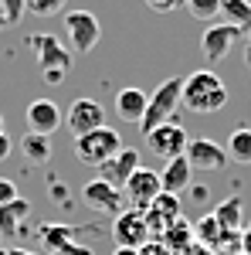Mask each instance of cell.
Segmentation results:
<instances>
[{"mask_svg": "<svg viewBox=\"0 0 251 255\" xmlns=\"http://www.w3.org/2000/svg\"><path fill=\"white\" fill-rule=\"evenodd\" d=\"M95 228H72V225H55V221H44L38 225V242L44 245L48 255H95L92 245H82L78 235H88Z\"/></svg>", "mask_w": 251, "mask_h": 255, "instance_id": "4", "label": "cell"}, {"mask_svg": "<svg viewBox=\"0 0 251 255\" xmlns=\"http://www.w3.org/2000/svg\"><path fill=\"white\" fill-rule=\"evenodd\" d=\"M180 89H183V79H167L156 85V92L146 102V113L139 119V133H153L156 126L176 119V109H180Z\"/></svg>", "mask_w": 251, "mask_h": 255, "instance_id": "2", "label": "cell"}, {"mask_svg": "<svg viewBox=\"0 0 251 255\" xmlns=\"http://www.w3.org/2000/svg\"><path fill=\"white\" fill-rule=\"evenodd\" d=\"M65 123H68V133L72 136H85V133H92L98 126H105V109H102V102H95V99H75Z\"/></svg>", "mask_w": 251, "mask_h": 255, "instance_id": "11", "label": "cell"}, {"mask_svg": "<svg viewBox=\"0 0 251 255\" xmlns=\"http://www.w3.org/2000/svg\"><path fill=\"white\" fill-rule=\"evenodd\" d=\"M187 143H190V136H187V129H183L176 119L156 126L153 133H146V150H150L153 157H160L163 163L173 160V157H183V153H187Z\"/></svg>", "mask_w": 251, "mask_h": 255, "instance_id": "6", "label": "cell"}, {"mask_svg": "<svg viewBox=\"0 0 251 255\" xmlns=\"http://www.w3.org/2000/svg\"><path fill=\"white\" fill-rule=\"evenodd\" d=\"M17 150L31 160V163H44V160L51 157V139L41 136V133H24L20 143H17Z\"/></svg>", "mask_w": 251, "mask_h": 255, "instance_id": "24", "label": "cell"}, {"mask_svg": "<svg viewBox=\"0 0 251 255\" xmlns=\"http://www.w3.org/2000/svg\"><path fill=\"white\" fill-rule=\"evenodd\" d=\"M241 41V27H234V24H211L207 31H204V38H200V51H204V58L211 61H221L231 55V48Z\"/></svg>", "mask_w": 251, "mask_h": 255, "instance_id": "10", "label": "cell"}, {"mask_svg": "<svg viewBox=\"0 0 251 255\" xmlns=\"http://www.w3.org/2000/svg\"><path fill=\"white\" fill-rule=\"evenodd\" d=\"M143 215H146V225H150V235L160 238L173 221H180V201H176V194L160 191V194L153 197V204H150Z\"/></svg>", "mask_w": 251, "mask_h": 255, "instance_id": "13", "label": "cell"}, {"mask_svg": "<svg viewBox=\"0 0 251 255\" xmlns=\"http://www.w3.org/2000/svg\"><path fill=\"white\" fill-rule=\"evenodd\" d=\"M112 238H116V245H122V249H143L153 238L150 235V225H146V215L136 211V208L116 215V221H112Z\"/></svg>", "mask_w": 251, "mask_h": 255, "instance_id": "8", "label": "cell"}, {"mask_svg": "<svg viewBox=\"0 0 251 255\" xmlns=\"http://www.w3.org/2000/svg\"><path fill=\"white\" fill-rule=\"evenodd\" d=\"M27 10L38 17H51V14L65 10V0H27Z\"/></svg>", "mask_w": 251, "mask_h": 255, "instance_id": "28", "label": "cell"}, {"mask_svg": "<svg viewBox=\"0 0 251 255\" xmlns=\"http://www.w3.org/2000/svg\"><path fill=\"white\" fill-rule=\"evenodd\" d=\"M193 180V167L187 157H173L167 160V167L160 170V184H163V191L167 194H180V191H187Z\"/></svg>", "mask_w": 251, "mask_h": 255, "instance_id": "18", "label": "cell"}, {"mask_svg": "<svg viewBox=\"0 0 251 255\" xmlns=\"http://www.w3.org/2000/svg\"><path fill=\"white\" fill-rule=\"evenodd\" d=\"M7 255H38V252H27V249H10Z\"/></svg>", "mask_w": 251, "mask_h": 255, "instance_id": "38", "label": "cell"}, {"mask_svg": "<svg viewBox=\"0 0 251 255\" xmlns=\"http://www.w3.org/2000/svg\"><path fill=\"white\" fill-rule=\"evenodd\" d=\"M119 150H122V136L112 126H98L92 133H85V136H75V157L82 163H88V167H95V170L109 157H116Z\"/></svg>", "mask_w": 251, "mask_h": 255, "instance_id": "3", "label": "cell"}, {"mask_svg": "<svg viewBox=\"0 0 251 255\" xmlns=\"http://www.w3.org/2000/svg\"><path fill=\"white\" fill-rule=\"evenodd\" d=\"M112 255H139V249H122V245H116V252Z\"/></svg>", "mask_w": 251, "mask_h": 255, "instance_id": "36", "label": "cell"}, {"mask_svg": "<svg viewBox=\"0 0 251 255\" xmlns=\"http://www.w3.org/2000/svg\"><path fill=\"white\" fill-rule=\"evenodd\" d=\"M163 191V184H160V174L150 170V167H139L126 184H122V197L133 204L136 211H146L150 204H153V197Z\"/></svg>", "mask_w": 251, "mask_h": 255, "instance_id": "9", "label": "cell"}, {"mask_svg": "<svg viewBox=\"0 0 251 255\" xmlns=\"http://www.w3.org/2000/svg\"><path fill=\"white\" fill-rule=\"evenodd\" d=\"M82 197L95 208V211H102V215H122L126 211V197H122V191L119 187H112V184H105V180H88L85 184V191H82Z\"/></svg>", "mask_w": 251, "mask_h": 255, "instance_id": "14", "label": "cell"}, {"mask_svg": "<svg viewBox=\"0 0 251 255\" xmlns=\"http://www.w3.org/2000/svg\"><path fill=\"white\" fill-rule=\"evenodd\" d=\"M183 3L197 20H211L221 14V0H183Z\"/></svg>", "mask_w": 251, "mask_h": 255, "instance_id": "26", "label": "cell"}, {"mask_svg": "<svg viewBox=\"0 0 251 255\" xmlns=\"http://www.w3.org/2000/svg\"><path fill=\"white\" fill-rule=\"evenodd\" d=\"M3 27H10V24H7V17H3V14H0V31H3Z\"/></svg>", "mask_w": 251, "mask_h": 255, "instance_id": "40", "label": "cell"}, {"mask_svg": "<svg viewBox=\"0 0 251 255\" xmlns=\"http://www.w3.org/2000/svg\"><path fill=\"white\" fill-rule=\"evenodd\" d=\"M27 44H31V48H34V55H38L41 75H44V72H65V75L72 72L75 58H72V51H68L55 34H31Z\"/></svg>", "mask_w": 251, "mask_h": 255, "instance_id": "7", "label": "cell"}, {"mask_svg": "<svg viewBox=\"0 0 251 255\" xmlns=\"http://www.w3.org/2000/svg\"><path fill=\"white\" fill-rule=\"evenodd\" d=\"M139 255H173V252H170V249H167L160 238H150V242L139 249Z\"/></svg>", "mask_w": 251, "mask_h": 255, "instance_id": "31", "label": "cell"}, {"mask_svg": "<svg viewBox=\"0 0 251 255\" xmlns=\"http://www.w3.org/2000/svg\"><path fill=\"white\" fill-rule=\"evenodd\" d=\"M221 14L228 17V24L241 27L251 20V0H221Z\"/></svg>", "mask_w": 251, "mask_h": 255, "instance_id": "25", "label": "cell"}, {"mask_svg": "<svg viewBox=\"0 0 251 255\" xmlns=\"http://www.w3.org/2000/svg\"><path fill=\"white\" fill-rule=\"evenodd\" d=\"M136 170H139V150H136V146H122L116 157H109L98 167V180H105V184H112V187L122 191V184H126Z\"/></svg>", "mask_w": 251, "mask_h": 255, "instance_id": "12", "label": "cell"}, {"mask_svg": "<svg viewBox=\"0 0 251 255\" xmlns=\"http://www.w3.org/2000/svg\"><path fill=\"white\" fill-rule=\"evenodd\" d=\"M61 24H65L68 44L75 48L78 55H92V48H95L98 38H102V24H98L95 14H92V10H68V14L61 17Z\"/></svg>", "mask_w": 251, "mask_h": 255, "instance_id": "5", "label": "cell"}, {"mask_svg": "<svg viewBox=\"0 0 251 255\" xmlns=\"http://www.w3.org/2000/svg\"><path fill=\"white\" fill-rule=\"evenodd\" d=\"M241 38H248V44H251V20H248V24H241Z\"/></svg>", "mask_w": 251, "mask_h": 255, "instance_id": "37", "label": "cell"}, {"mask_svg": "<svg viewBox=\"0 0 251 255\" xmlns=\"http://www.w3.org/2000/svg\"><path fill=\"white\" fill-rule=\"evenodd\" d=\"M228 160H234V163H245L248 167L251 163V129L248 126H238L231 136H228Z\"/></svg>", "mask_w": 251, "mask_h": 255, "instance_id": "23", "label": "cell"}, {"mask_svg": "<svg viewBox=\"0 0 251 255\" xmlns=\"http://www.w3.org/2000/svg\"><path fill=\"white\" fill-rule=\"evenodd\" d=\"M10 150H14V139L7 136V133H0V160L10 157Z\"/></svg>", "mask_w": 251, "mask_h": 255, "instance_id": "32", "label": "cell"}, {"mask_svg": "<svg viewBox=\"0 0 251 255\" xmlns=\"http://www.w3.org/2000/svg\"><path fill=\"white\" fill-rule=\"evenodd\" d=\"M193 170H224L228 167V150L214 139H190L187 143V153Z\"/></svg>", "mask_w": 251, "mask_h": 255, "instance_id": "15", "label": "cell"}, {"mask_svg": "<svg viewBox=\"0 0 251 255\" xmlns=\"http://www.w3.org/2000/svg\"><path fill=\"white\" fill-rule=\"evenodd\" d=\"M0 14L7 17V24H20L27 14V0H0Z\"/></svg>", "mask_w": 251, "mask_h": 255, "instance_id": "27", "label": "cell"}, {"mask_svg": "<svg viewBox=\"0 0 251 255\" xmlns=\"http://www.w3.org/2000/svg\"><path fill=\"white\" fill-rule=\"evenodd\" d=\"M143 3H146L150 10H156V14H173L183 0H143Z\"/></svg>", "mask_w": 251, "mask_h": 255, "instance_id": "30", "label": "cell"}, {"mask_svg": "<svg viewBox=\"0 0 251 255\" xmlns=\"http://www.w3.org/2000/svg\"><path fill=\"white\" fill-rule=\"evenodd\" d=\"M27 211H31V204H27L24 197H14L10 204H3V208H0V238L20 235V232H24L20 221L27 218Z\"/></svg>", "mask_w": 251, "mask_h": 255, "instance_id": "20", "label": "cell"}, {"mask_svg": "<svg viewBox=\"0 0 251 255\" xmlns=\"http://www.w3.org/2000/svg\"><path fill=\"white\" fill-rule=\"evenodd\" d=\"M211 215L217 218V225H221L224 232H241V225H245V201L238 194H231V197H224Z\"/></svg>", "mask_w": 251, "mask_h": 255, "instance_id": "19", "label": "cell"}, {"mask_svg": "<svg viewBox=\"0 0 251 255\" xmlns=\"http://www.w3.org/2000/svg\"><path fill=\"white\" fill-rule=\"evenodd\" d=\"M160 242H163V245H167L173 255H183V252L193 245V242H197V238H193V225L180 218V221H173V225H170V228L160 235Z\"/></svg>", "mask_w": 251, "mask_h": 255, "instance_id": "21", "label": "cell"}, {"mask_svg": "<svg viewBox=\"0 0 251 255\" xmlns=\"http://www.w3.org/2000/svg\"><path fill=\"white\" fill-rule=\"evenodd\" d=\"M241 255H251V221L245 225V232H241Z\"/></svg>", "mask_w": 251, "mask_h": 255, "instance_id": "33", "label": "cell"}, {"mask_svg": "<svg viewBox=\"0 0 251 255\" xmlns=\"http://www.w3.org/2000/svg\"><path fill=\"white\" fill-rule=\"evenodd\" d=\"M14 197H20L17 194V184H14L10 177H0V208H3V204H10Z\"/></svg>", "mask_w": 251, "mask_h": 255, "instance_id": "29", "label": "cell"}, {"mask_svg": "<svg viewBox=\"0 0 251 255\" xmlns=\"http://www.w3.org/2000/svg\"><path fill=\"white\" fill-rule=\"evenodd\" d=\"M41 79L48 82V85H61V82L68 79V75H65V72H44V75H41Z\"/></svg>", "mask_w": 251, "mask_h": 255, "instance_id": "34", "label": "cell"}, {"mask_svg": "<svg viewBox=\"0 0 251 255\" xmlns=\"http://www.w3.org/2000/svg\"><path fill=\"white\" fill-rule=\"evenodd\" d=\"M224 235H228V232L217 225V218H214V215H204L197 225H193V238H197V245H204V249H211V252H214V249H221Z\"/></svg>", "mask_w": 251, "mask_h": 255, "instance_id": "22", "label": "cell"}, {"mask_svg": "<svg viewBox=\"0 0 251 255\" xmlns=\"http://www.w3.org/2000/svg\"><path fill=\"white\" fill-rule=\"evenodd\" d=\"M183 255H214V252H211V249H204V245H197V242H193V245H190V249H187Z\"/></svg>", "mask_w": 251, "mask_h": 255, "instance_id": "35", "label": "cell"}, {"mask_svg": "<svg viewBox=\"0 0 251 255\" xmlns=\"http://www.w3.org/2000/svg\"><path fill=\"white\" fill-rule=\"evenodd\" d=\"M0 255H7V249H0Z\"/></svg>", "mask_w": 251, "mask_h": 255, "instance_id": "42", "label": "cell"}, {"mask_svg": "<svg viewBox=\"0 0 251 255\" xmlns=\"http://www.w3.org/2000/svg\"><path fill=\"white\" fill-rule=\"evenodd\" d=\"M180 106L190 109L197 116H211V113H221L228 106V85L221 82L217 72L211 68H197L183 79V89H180Z\"/></svg>", "mask_w": 251, "mask_h": 255, "instance_id": "1", "label": "cell"}, {"mask_svg": "<svg viewBox=\"0 0 251 255\" xmlns=\"http://www.w3.org/2000/svg\"><path fill=\"white\" fill-rule=\"evenodd\" d=\"M27 133H41V136H51L55 129H61V109L51 102V99H34L27 106Z\"/></svg>", "mask_w": 251, "mask_h": 255, "instance_id": "16", "label": "cell"}, {"mask_svg": "<svg viewBox=\"0 0 251 255\" xmlns=\"http://www.w3.org/2000/svg\"><path fill=\"white\" fill-rule=\"evenodd\" d=\"M0 133H3V116H0Z\"/></svg>", "mask_w": 251, "mask_h": 255, "instance_id": "41", "label": "cell"}, {"mask_svg": "<svg viewBox=\"0 0 251 255\" xmlns=\"http://www.w3.org/2000/svg\"><path fill=\"white\" fill-rule=\"evenodd\" d=\"M245 65L251 68V44H245Z\"/></svg>", "mask_w": 251, "mask_h": 255, "instance_id": "39", "label": "cell"}, {"mask_svg": "<svg viewBox=\"0 0 251 255\" xmlns=\"http://www.w3.org/2000/svg\"><path fill=\"white\" fill-rule=\"evenodd\" d=\"M146 102H150V96H146L143 89H122V92H116V99H112V109H116V116L122 119V123H136V126H139V119L146 113Z\"/></svg>", "mask_w": 251, "mask_h": 255, "instance_id": "17", "label": "cell"}]
</instances>
